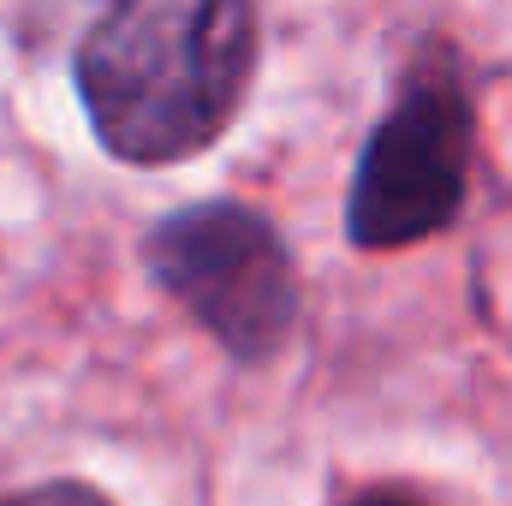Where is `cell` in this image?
Returning a JSON list of instances; mask_svg holds the SVG:
<instances>
[{
	"instance_id": "obj_1",
	"label": "cell",
	"mask_w": 512,
	"mask_h": 506,
	"mask_svg": "<svg viewBox=\"0 0 512 506\" xmlns=\"http://www.w3.org/2000/svg\"><path fill=\"white\" fill-rule=\"evenodd\" d=\"M256 0H102L72 54L96 143L126 167L215 149L256 78Z\"/></svg>"
},
{
	"instance_id": "obj_2",
	"label": "cell",
	"mask_w": 512,
	"mask_h": 506,
	"mask_svg": "<svg viewBox=\"0 0 512 506\" xmlns=\"http://www.w3.org/2000/svg\"><path fill=\"white\" fill-rule=\"evenodd\" d=\"M477 108L453 42H429L376 120L346 191V239L358 251H405L465 215Z\"/></svg>"
},
{
	"instance_id": "obj_3",
	"label": "cell",
	"mask_w": 512,
	"mask_h": 506,
	"mask_svg": "<svg viewBox=\"0 0 512 506\" xmlns=\"http://www.w3.org/2000/svg\"><path fill=\"white\" fill-rule=\"evenodd\" d=\"M143 268L233 364H268L298 334L292 251L280 227L239 197L161 215L143 233Z\"/></svg>"
},
{
	"instance_id": "obj_4",
	"label": "cell",
	"mask_w": 512,
	"mask_h": 506,
	"mask_svg": "<svg viewBox=\"0 0 512 506\" xmlns=\"http://www.w3.org/2000/svg\"><path fill=\"white\" fill-rule=\"evenodd\" d=\"M0 506H114L96 483H78V477H48V483H30V489H12L0 495Z\"/></svg>"
},
{
	"instance_id": "obj_5",
	"label": "cell",
	"mask_w": 512,
	"mask_h": 506,
	"mask_svg": "<svg viewBox=\"0 0 512 506\" xmlns=\"http://www.w3.org/2000/svg\"><path fill=\"white\" fill-rule=\"evenodd\" d=\"M346 506H417V501H405V495H358V501H346Z\"/></svg>"
}]
</instances>
